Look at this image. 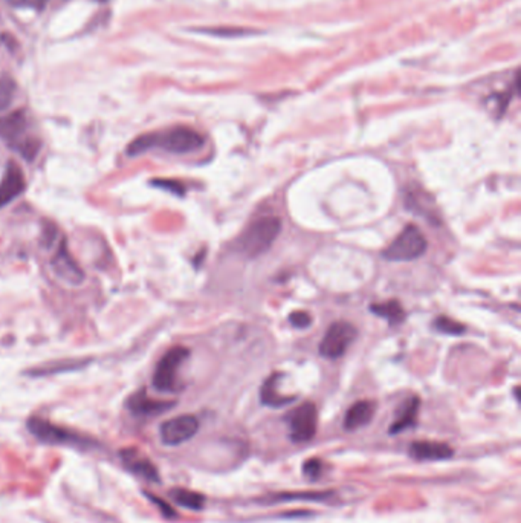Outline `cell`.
<instances>
[{
	"label": "cell",
	"mask_w": 521,
	"mask_h": 523,
	"mask_svg": "<svg viewBox=\"0 0 521 523\" xmlns=\"http://www.w3.org/2000/svg\"><path fill=\"white\" fill-rule=\"evenodd\" d=\"M280 231H282V221L278 217L269 216L258 219L240 236V251L248 258H257L271 248Z\"/></svg>",
	"instance_id": "cell-1"
},
{
	"label": "cell",
	"mask_w": 521,
	"mask_h": 523,
	"mask_svg": "<svg viewBox=\"0 0 521 523\" xmlns=\"http://www.w3.org/2000/svg\"><path fill=\"white\" fill-rule=\"evenodd\" d=\"M427 251V239L416 225H407L384 251V258L391 262H410L419 259Z\"/></svg>",
	"instance_id": "cell-2"
},
{
	"label": "cell",
	"mask_w": 521,
	"mask_h": 523,
	"mask_svg": "<svg viewBox=\"0 0 521 523\" xmlns=\"http://www.w3.org/2000/svg\"><path fill=\"white\" fill-rule=\"evenodd\" d=\"M153 144L170 154L185 155L204 147L205 138L190 127H175L162 133H153Z\"/></svg>",
	"instance_id": "cell-3"
},
{
	"label": "cell",
	"mask_w": 521,
	"mask_h": 523,
	"mask_svg": "<svg viewBox=\"0 0 521 523\" xmlns=\"http://www.w3.org/2000/svg\"><path fill=\"white\" fill-rule=\"evenodd\" d=\"M28 430L34 435L38 441L52 445H76V447H88L91 439L81 436L76 432L64 429L57 424L43 420V418H31L28 421Z\"/></svg>",
	"instance_id": "cell-4"
},
{
	"label": "cell",
	"mask_w": 521,
	"mask_h": 523,
	"mask_svg": "<svg viewBox=\"0 0 521 523\" xmlns=\"http://www.w3.org/2000/svg\"><path fill=\"white\" fill-rule=\"evenodd\" d=\"M190 355L187 347H173L161 358L153 375V386L161 392H175L178 387V372Z\"/></svg>",
	"instance_id": "cell-5"
},
{
	"label": "cell",
	"mask_w": 521,
	"mask_h": 523,
	"mask_svg": "<svg viewBox=\"0 0 521 523\" xmlns=\"http://www.w3.org/2000/svg\"><path fill=\"white\" fill-rule=\"evenodd\" d=\"M358 337L356 329L349 321H335L326 331V334L320 343V354L324 358L336 360L341 358L347 349Z\"/></svg>",
	"instance_id": "cell-6"
},
{
	"label": "cell",
	"mask_w": 521,
	"mask_h": 523,
	"mask_svg": "<svg viewBox=\"0 0 521 523\" xmlns=\"http://www.w3.org/2000/svg\"><path fill=\"white\" fill-rule=\"evenodd\" d=\"M289 437L297 444L309 442L316 433L318 412L312 403H304L287 416Z\"/></svg>",
	"instance_id": "cell-7"
},
{
	"label": "cell",
	"mask_w": 521,
	"mask_h": 523,
	"mask_svg": "<svg viewBox=\"0 0 521 523\" xmlns=\"http://www.w3.org/2000/svg\"><path fill=\"white\" fill-rule=\"evenodd\" d=\"M197 432H199L197 418L193 415H181L164 423L161 425L159 435L164 444L176 447L190 441Z\"/></svg>",
	"instance_id": "cell-8"
},
{
	"label": "cell",
	"mask_w": 521,
	"mask_h": 523,
	"mask_svg": "<svg viewBox=\"0 0 521 523\" xmlns=\"http://www.w3.org/2000/svg\"><path fill=\"white\" fill-rule=\"evenodd\" d=\"M51 268L57 277H59L63 283L71 285V287H79V285H81L86 279L81 266L72 258L69 248H67V242L64 239L60 242L59 250H57L55 254L52 255Z\"/></svg>",
	"instance_id": "cell-9"
},
{
	"label": "cell",
	"mask_w": 521,
	"mask_h": 523,
	"mask_svg": "<svg viewBox=\"0 0 521 523\" xmlns=\"http://www.w3.org/2000/svg\"><path fill=\"white\" fill-rule=\"evenodd\" d=\"M26 190V180L22 168L13 161H9L0 180V208L11 204Z\"/></svg>",
	"instance_id": "cell-10"
},
{
	"label": "cell",
	"mask_w": 521,
	"mask_h": 523,
	"mask_svg": "<svg viewBox=\"0 0 521 523\" xmlns=\"http://www.w3.org/2000/svg\"><path fill=\"white\" fill-rule=\"evenodd\" d=\"M121 461L124 467L139 478H144L149 482H159L158 469L154 467L153 462L142 456V453L137 449H124L120 452Z\"/></svg>",
	"instance_id": "cell-11"
},
{
	"label": "cell",
	"mask_w": 521,
	"mask_h": 523,
	"mask_svg": "<svg viewBox=\"0 0 521 523\" xmlns=\"http://www.w3.org/2000/svg\"><path fill=\"white\" fill-rule=\"evenodd\" d=\"M454 450L448 444L434 442V441H419L410 445V456L416 461L434 462L451 459Z\"/></svg>",
	"instance_id": "cell-12"
},
{
	"label": "cell",
	"mask_w": 521,
	"mask_h": 523,
	"mask_svg": "<svg viewBox=\"0 0 521 523\" xmlns=\"http://www.w3.org/2000/svg\"><path fill=\"white\" fill-rule=\"evenodd\" d=\"M171 407H175V401H158V399H151L144 391L132 395L127 401V408L137 416H154L170 410Z\"/></svg>",
	"instance_id": "cell-13"
},
{
	"label": "cell",
	"mask_w": 521,
	"mask_h": 523,
	"mask_svg": "<svg viewBox=\"0 0 521 523\" xmlns=\"http://www.w3.org/2000/svg\"><path fill=\"white\" fill-rule=\"evenodd\" d=\"M374 416V404L372 401H358L355 403L344 418V429L353 432L361 427L370 424Z\"/></svg>",
	"instance_id": "cell-14"
},
{
	"label": "cell",
	"mask_w": 521,
	"mask_h": 523,
	"mask_svg": "<svg viewBox=\"0 0 521 523\" xmlns=\"http://www.w3.org/2000/svg\"><path fill=\"white\" fill-rule=\"evenodd\" d=\"M26 129V117L22 110H16L0 117V139L6 142L18 141Z\"/></svg>",
	"instance_id": "cell-15"
},
{
	"label": "cell",
	"mask_w": 521,
	"mask_h": 523,
	"mask_svg": "<svg viewBox=\"0 0 521 523\" xmlns=\"http://www.w3.org/2000/svg\"><path fill=\"white\" fill-rule=\"evenodd\" d=\"M419 407H420V399L418 396L410 398L408 401L401 407L396 420H394V423L391 424L390 435H398V433H402L403 430L413 429L418 421Z\"/></svg>",
	"instance_id": "cell-16"
},
{
	"label": "cell",
	"mask_w": 521,
	"mask_h": 523,
	"mask_svg": "<svg viewBox=\"0 0 521 523\" xmlns=\"http://www.w3.org/2000/svg\"><path fill=\"white\" fill-rule=\"evenodd\" d=\"M282 378H283L282 374H273L263 383L262 391H260V399H262V403L265 406L277 408L295 401V396H286L278 392V383Z\"/></svg>",
	"instance_id": "cell-17"
},
{
	"label": "cell",
	"mask_w": 521,
	"mask_h": 523,
	"mask_svg": "<svg viewBox=\"0 0 521 523\" xmlns=\"http://www.w3.org/2000/svg\"><path fill=\"white\" fill-rule=\"evenodd\" d=\"M370 311L376 314L378 317H382L387 320L391 326L401 325L402 320L405 318V312L401 306L398 300H390L384 303H376V305L370 306Z\"/></svg>",
	"instance_id": "cell-18"
},
{
	"label": "cell",
	"mask_w": 521,
	"mask_h": 523,
	"mask_svg": "<svg viewBox=\"0 0 521 523\" xmlns=\"http://www.w3.org/2000/svg\"><path fill=\"white\" fill-rule=\"evenodd\" d=\"M171 499L175 500L178 505L184 507L191 511H200L205 505V498L196 491H190L185 488H176L170 493Z\"/></svg>",
	"instance_id": "cell-19"
},
{
	"label": "cell",
	"mask_w": 521,
	"mask_h": 523,
	"mask_svg": "<svg viewBox=\"0 0 521 523\" xmlns=\"http://www.w3.org/2000/svg\"><path fill=\"white\" fill-rule=\"evenodd\" d=\"M332 493H280L274 494L266 503H277V502H323L329 499Z\"/></svg>",
	"instance_id": "cell-20"
},
{
	"label": "cell",
	"mask_w": 521,
	"mask_h": 523,
	"mask_svg": "<svg viewBox=\"0 0 521 523\" xmlns=\"http://www.w3.org/2000/svg\"><path fill=\"white\" fill-rule=\"evenodd\" d=\"M434 328H436L440 334H447V335H462L463 332L466 331V328L462 325V323L452 320L450 317L442 316L439 318L434 320Z\"/></svg>",
	"instance_id": "cell-21"
},
{
	"label": "cell",
	"mask_w": 521,
	"mask_h": 523,
	"mask_svg": "<svg viewBox=\"0 0 521 523\" xmlns=\"http://www.w3.org/2000/svg\"><path fill=\"white\" fill-rule=\"evenodd\" d=\"M14 93H16V81L9 77V75L0 77V112L9 108V104L13 103Z\"/></svg>",
	"instance_id": "cell-22"
},
{
	"label": "cell",
	"mask_w": 521,
	"mask_h": 523,
	"mask_svg": "<svg viewBox=\"0 0 521 523\" xmlns=\"http://www.w3.org/2000/svg\"><path fill=\"white\" fill-rule=\"evenodd\" d=\"M154 149L153 147V133H146V135H141L138 138H134L129 147H127V155L129 156H138L146 154V151Z\"/></svg>",
	"instance_id": "cell-23"
},
{
	"label": "cell",
	"mask_w": 521,
	"mask_h": 523,
	"mask_svg": "<svg viewBox=\"0 0 521 523\" xmlns=\"http://www.w3.org/2000/svg\"><path fill=\"white\" fill-rule=\"evenodd\" d=\"M16 149L25 159L33 161L37 156L38 150H40V142H38L35 138H30V139L22 141V142H17Z\"/></svg>",
	"instance_id": "cell-24"
},
{
	"label": "cell",
	"mask_w": 521,
	"mask_h": 523,
	"mask_svg": "<svg viewBox=\"0 0 521 523\" xmlns=\"http://www.w3.org/2000/svg\"><path fill=\"white\" fill-rule=\"evenodd\" d=\"M289 323L297 329H306L312 325V317L304 311H295L289 316Z\"/></svg>",
	"instance_id": "cell-25"
},
{
	"label": "cell",
	"mask_w": 521,
	"mask_h": 523,
	"mask_svg": "<svg viewBox=\"0 0 521 523\" xmlns=\"http://www.w3.org/2000/svg\"><path fill=\"white\" fill-rule=\"evenodd\" d=\"M303 473L309 479H318L323 473V462L320 459H307L303 465Z\"/></svg>",
	"instance_id": "cell-26"
},
{
	"label": "cell",
	"mask_w": 521,
	"mask_h": 523,
	"mask_svg": "<svg viewBox=\"0 0 521 523\" xmlns=\"http://www.w3.org/2000/svg\"><path fill=\"white\" fill-rule=\"evenodd\" d=\"M153 185H158L159 188H164V190H168V192L175 193V195H179L182 196L185 192L184 185H182L181 183H178V180H170V179H158V180H153L151 183Z\"/></svg>",
	"instance_id": "cell-27"
},
{
	"label": "cell",
	"mask_w": 521,
	"mask_h": 523,
	"mask_svg": "<svg viewBox=\"0 0 521 523\" xmlns=\"http://www.w3.org/2000/svg\"><path fill=\"white\" fill-rule=\"evenodd\" d=\"M147 498H149V499H151V502L154 503V505H158V507H159V510H161V512H162L164 516L168 517V519L176 517V511L173 510V508L168 505L167 502H164L162 499H159V498H156V496H153V494H150V493H147Z\"/></svg>",
	"instance_id": "cell-28"
},
{
	"label": "cell",
	"mask_w": 521,
	"mask_h": 523,
	"mask_svg": "<svg viewBox=\"0 0 521 523\" xmlns=\"http://www.w3.org/2000/svg\"><path fill=\"white\" fill-rule=\"evenodd\" d=\"M8 2L14 6H28V8L42 9L47 4V0H8Z\"/></svg>",
	"instance_id": "cell-29"
},
{
	"label": "cell",
	"mask_w": 521,
	"mask_h": 523,
	"mask_svg": "<svg viewBox=\"0 0 521 523\" xmlns=\"http://www.w3.org/2000/svg\"><path fill=\"white\" fill-rule=\"evenodd\" d=\"M83 364H60V367H59V372H62V370H69V369H76V367H81ZM45 374H55V370L50 366V367H47V369H40V372H37L35 375H45Z\"/></svg>",
	"instance_id": "cell-30"
},
{
	"label": "cell",
	"mask_w": 521,
	"mask_h": 523,
	"mask_svg": "<svg viewBox=\"0 0 521 523\" xmlns=\"http://www.w3.org/2000/svg\"><path fill=\"white\" fill-rule=\"evenodd\" d=\"M95 2H100V4H105V2H110V0H95Z\"/></svg>",
	"instance_id": "cell-31"
}]
</instances>
